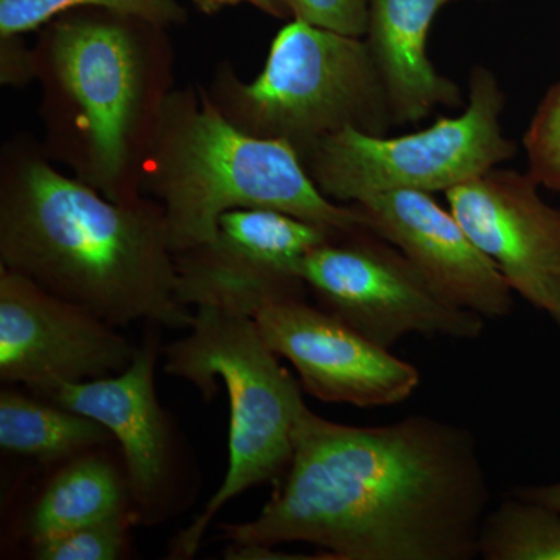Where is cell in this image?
<instances>
[{"instance_id": "obj_13", "label": "cell", "mask_w": 560, "mask_h": 560, "mask_svg": "<svg viewBox=\"0 0 560 560\" xmlns=\"http://www.w3.org/2000/svg\"><path fill=\"white\" fill-rule=\"evenodd\" d=\"M528 173L492 168L445 194L448 209L512 291L560 327V209Z\"/></svg>"}, {"instance_id": "obj_19", "label": "cell", "mask_w": 560, "mask_h": 560, "mask_svg": "<svg viewBox=\"0 0 560 560\" xmlns=\"http://www.w3.org/2000/svg\"><path fill=\"white\" fill-rule=\"evenodd\" d=\"M73 10H103L168 28L186 20L178 0H0V39L21 38Z\"/></svg>"}, {"instance_id": "obj_26", "label": "cell", "mask_w": 560, "mask_h": 560, "mask_svg": "<svg viewBox=\"0 0 560 560\" xmlns=\"http://www.w3.org/2000/svg\"><path fill=\"white\" fill-rule=\"evenodd\" d=\"M478 2H488V0H478Z\"/></svg>"}, {"instance_id": "obj_2", "label": "cell", "mask_w": 560, "mask_h": 560, "mask_svg": "<svg viewBox=\"0 0 560 560\" xmlns=\"http://www.w3.org/2000/svg\"><path fill=\"white\" fill-rule=\"evenodd\" d=\"M0 267L113 326L151 320L189 329L176 259L156 201H110L43 153L11 145L0 179Z\"/></svg>"}, {"instance_id": "obj_14", "label": "cell", "mask_w": 560, "mask_h": 560, "mask_svg": "<svg viewBox=\"0 0 560 560\" xmlns=\"http://www.w3.org/2000/svg\"><path fill=\"white\" fill-rule=\"evenodd\" d=\"M353 206L368 230L401 250L442 300L485 319L511 315L510 283L431 194L386 191Z\"/></svg>"}, {"instance_id": "obj_4", "label": "cell", "mask_w": 560, "mask_h": 560, "mask_svg": "<svg viewBox=\"0 0 560 560\" xmlns=\"http://www.w3.org/2000/svg\"><path fill=\"white\" fill-rule=\"evenodd\" d=\"M36 57L60 160L110 201L139 200L140 145L171 88L165 28L103 10L49 22Z\"/></svg>"}, {"instance_id": "obj_1", "label": "cell", "mask_w": 560, "mask_h": 560, "mask_svg": "<svg viewBox=\"0 0 560 560\" xmlns=\"http://www.w3.org/2000/svg\"><path fill=\"white\" fill-rule=\"evenodd\" d=\"M254 521L224 523L228 558L308 544L334 560H471L488 514V474L470 430L415 415L382 427L301 408L293 458Z\"/></svg>"}, {"instance_id": "obj_9", "label": "cell", "mask_w": 560, "mask_h": 560, "mask_svg": "<svg viewBox=\"0 0 560 560\" xmlns=\"http://www.w3.org/2000/svg\"><path fill=\"white\" fill-rule=\"evenodd\" d=\"M337 234L279 210H230L213 242L175 256L176 300L254 318L275 302L305 296L302 261Z\"/></svg>"}, {"instance_id": "obj_24", "label": "cell", "mask_w": 560, "mask_h": 560, "mask_svg": "<svg viewBox=\"0 0 560 560\" xmlns=\"http://www.w3.org/2000/svg\"><path fill=\"white\" fill-rule=\"evenodd\" d=\"M201 13L213 14L217 11L226 9V7L238 5V3H249L254 9L264 11L278 20H285L291 16L289 5L285 0H191Z\"/></svg>"}, {"instance_id": "obj_7", "label": "cell", "mask_w": 560, "mask_h": 560, "mask_svg": "<svg viewBox=\"0 0 560 560\" xmlns=\"http://www.w3.org/2000/svg\"><path fill=\"white\" fill-rule=\"evenodd\" d=\"M504 105L495 73L475 66L469 102L458 116L441 117L425 130L397 138L348 128L300 158L316 187L340 205L386 191L447 194L515 156V143L501 130Z\"/></svg>"}, {"instance_id": "obj_10", "label": "cell", "mask_w": 560, "mask_h": 560, "mask_svg": "<svg viewBox=\"0 0 560 560\" xmlns=\"http://www.w3.org/2000/svg\"><path fill=\"white\" fill-rule=\"evenodd\" d=\"M161 355L156 335L136 348L130 366L120 374L65 383L47 397L97 420L119 442L132 508L147 525L183 511L195 481L178 434L158 399L154 372Z\"/></svg>"}, {"instance_id": "obj_3", "label": "cell", "mask_w": 560, "mask_h": 560, "mask_svg": "<svg viewBox=\"0 0 560 560\" xmlns=\"http://www.w3.org/2000/svg\"><path fill=\"white\" fill-rule=\"evenodd\" d=\"M136 187L164 210L175 256L208 245L234 209H272L337 232L368 230L357 206L329 200L300 154L238 130L202 90H171L140 145Z\"/></svg>"}, {"instance_id": "obj_15", "label": "cell", "mask_w": 560, "mask_h": 560, "mask_svg": "<svg viewBox=\"0 0 560 560\" xmlns=\"http://www.w3.org/2000/svg\"><path fill=\"white\" fill-rule=\"evenodd\" d=\"M452 0H370L364 43L375 62L394 125L418 124L438 108H456L463 92L434 68L427 40L434 18Z\"/></svg>"}, {"instance_id": "obj_23", "label": "cell", "mask_w": 560, "mask_h": 560, "mask_svg": "<svg viewBox=\"0 0 560 560\" xmlns=\"http://www.w3.org/2000/svg\"><path fill=\"white\" fill-rule=\"evenodd\" d=\"M36 79L35 50H28L21 38L0 39V80L9 86H24Z\"/></svg>"}, {"instance_id": "obj_11", "label": "cell", "mask_w": 560, "mask_h": 560, "mask_svg": "<svg viewBox=\"0 0 560 560\" xmlns=\"http://www.w3.org/2000/svg\"><path fill=\"white\" fill-rule=\"evenodd\" d=\"M101 316L0 267V378L47 399L130 366L136 348Z\"/></svg>"}, {"instance_id": "obj_16", "label": "cell", "mask_w": 560, "mask_h": 560, "mask_svg": "<svg viewBox=\"0 0 560 560\" xmlns=\"http://www.w3.org/2000/svg\"><path fill=\"white\" fill-rule=\"evenodd\" d=\"M97 451L66 460L47 482L28 514L32 544L135 510L124 467Z\"/></svg>"}, {"instance_id": "obj_12", "label": "cell", "mask_w": 560, "mask_h": 560, "mask_svg": "<svg viewBox=\"0 0 560 560\" xmlns=\"http://www.w3.org/2000/svg\"><path fill=\"white\" fill-rule=\"evenodd\" d=\"M254 320L272 352L293 364L302 389L315 399L390 407L407 400L419 386L420 374L412 364L304 298L267 305Z\"/></svg>"}, {"instance_id": "obj_5", "label": "cell", "mask_w": 560, "mask_h": 560, "mask_svg": "<svg viewBox=\"0 0 560 560\" xmlns=\"http://www.w3.org/2000/svg\"><path fill=\"white\" fill-rule=\"evenodd\" d=\"M189 334L162 346L164 371L210 401L223 383L230 397V464L205 511L172 540L168 558L187 560L228 501L278 482L293 458V427L304 407L301 382L280 364L253 316L195 308Z\"/></svg>"}, {"instance_id": "obj_17", "label": "cell", "mask_w": 560, "mask_h": 560, "mask_svg": "<svg viewBox=\"0 0 560 560\" xmlns=\"http://www.w3.org/2000/svg\"><path fill=\"white\" fill-rule=\"evenodd\" d=\"M113 441V434L101 422L55 401L14 389L0 393L3 452L44 464L66 463Z\"/></svg>"}, {"instance_id": "obj_18", "label": "cell", "mask_w": 560, "mask_h": 560, "mask_svg": "<svg viewBox=\"0 0 560 560\" xmlns=\"http://www.w3.org/2000/svg\"><path fill=\"white\" fill-rule=\"evenodd\" d=\"M478 555L485 560H560V511L515 497L488 511Z\"/></svg>"}, {"instance_id": "obj_21", "label": "cell", "mask_w": 560, "mask_h": 560, "mask_svg": "<svg viewBox=\"0 0 560 560\" xmlns=\"http://www.w3.org/2000/svg\"><path fill=\"white\" fill-rule=\"evenodd\" d=\"M528 175L560 194V80L544 95L523 138Z\"/></svg>"}, {"instance_id": "obj_6", "label": "cell", "mask_w": 560, "mask_h": 560, "mask_svg": "<svg viewBox=\"0 0 560 560\" xmlns=\"http://www.w3.org/2000/svg\"><path fill=\"white\" fill-rule=\"evenodd\" d=\"M209 97L238 130L304 153L348 128L386 136L388 95L363 38L293 20L272 39L265 68L249 83L221 66Z\"/></svg>"}, {"instance_id": "obj_20", "label": "cell", "mask_w": 560, "mask_h": 560, "mask_svg": "<svg viewBox=\"0 0 560 560\" xmlns=\"http://www.w3.org/2000/svg\"><path fill=\"white\" fill-rule=\"evenodd\" d=\"M139 522L135 510L120 512L105 521L90 523L60 536L32 544L38 560H117L130 548L132 525Z\"/></svg>"}, {"instance_id": "obj_8", "label": "cell", "mask_w": 560, "mask_h": 560, "mask_svg": "<svg viewBox=\"0 0 560 560\" xmlns=\"http://www.w3.org/2000/svg\"><path fill=\"white\" fill-rule=\"evenodd\" d=\"M323 311L390 349L407 335L475 340L485 318L438 296L401 250L370 230L340 232L302 261Z\"/></svg>"}, {"instance_id": "obj_25", "label": "cell", "mask_w": 560, "mask_h": 560, "mask_svg": "<svg viewBox=\"0 0 560 560\" xmlns=\"http://www.w3.org/2000/svg\"><path fill=\"white\" fill-rule=\"evenodd\" d=\"M514 495L521 497L523 500L536 501V503L560 511V481L552 482V485L518 488L515 489Z\"/></svg>"}, {"instance_id": "obj_22", "label": "cell", "mask_w": 560, "mask_h": 560, "mask_svg": "<svg viewBox=\"0 0 560 560\" xmlns=\"http://www.w3.org/2000/svg\"><path fill=\"white\" fill-rule=\"evenodd\" d=\"M293 20L364 38L370 0H285Z\"/></svg>"}]
</instances>
